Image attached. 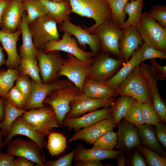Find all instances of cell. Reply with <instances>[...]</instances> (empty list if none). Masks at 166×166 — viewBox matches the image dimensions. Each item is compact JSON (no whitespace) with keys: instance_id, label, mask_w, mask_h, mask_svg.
<instances>
[{"instance_id":"obj_33","label":"cell","mask_w":166,"mask_h":166,"mask_svg":"<svg viewBox=\"0 0 166 166\" xmlns=\"http://www.w3.org/2000/svg\"><path fill=\"white\" fill-rule=\"evenodd\" d=\"M18 72L20 74L28 76L37 84L42 83L37 58H21Z\"/></svg>"},{"instance_id":"obj_49","label":"cell","mask_w":166,"mask_h":166,"mask_svg":"<svg viewBox=\"0 0 166 166\" xmlns=\"http://www.w3.org/2000/svg\"><path fill=\"white\" fill-rule=\"evenodd\" d=\"M14 156L6 152L3 153L0 150V166H13Z\"/></svg>"},{"instance_id":"obj_41","label":"cell","mask_w":166,"mask_h":166,"mask_svg":"<svg viewBox=\"0 0 166 166\" xmlns=\"http://www.w3.org/2000/svg\"><path fill=\"white\" fill-rule=\"evenodd\" d=\"M140 58L141 62L148 59L158 58L163 60L166 59V53L144 42L141 45Z\"/></svg>"},{"instance_id":"obj_19","label":"cell","mask_w":166,"mask_h":166,"mask_svg":"<svg viewBox=\"0 0 166 166\" xmlns=\"http://www.w3.org/2000/svg\"><path fill=\"white\" fill-rule=\"evenodd\" d=\"M117 135V144L115 147L116 149L128 152L140 145L138 129L127 121L119 124Z\"/></svg>"},{"instance_id":"obj_8","label":"cell","mask_w":166,"mask_h":166,"mask_svg":"<svg viewBox=\"0 0 166 166\" xmlns=\"http://www.w3.org/2000/svg\"><path fill=\"white\" fill-rule=\"evenodd\" d=\"M123 29L112 20L99 26L96 30L100 40L101 51L119 59L120 50L119 41Z\"/></svg>"},{"instance_id":"obj_57","label":"cell","mask_w":166,"mask_h":166,"mask_svg":"<svg viewBox=\"0 0 166 166\" xmlns=\"http://www.w3.org/2000/svg\"><path fill=\"white\" fill-rule=\"evenodd\" d=\"M2 135L1 132V131L0 130V150L2 148Z\"/></svg>"},{"instance_id":"obj_54","label":"cell","mask_w":166,"mask_h":166,"mask_svg":"<svg viewBox=\"0 0 166 166\" xmlns=\"http://www.w3.org/2000/svg\"><path fill=\"white\" fill-rule=\"evenodd\" d=\"M5 106L3 98L0 96V121H2L4 117Z\"/></svg>"},{"instance_id":"obj_43","label":"cell","mask_w":166,"mask_h":166,"mask_svg":"<svg viewBox=\"0 0 166 166\" xmlns=\"http://www.w3.org/2000/svg\"><path fill=\"white\" fill-rule=\"evenodd\" d=\"M141 109L145 124L155 125L156 123L162 121L152 104L147 102L142 103Z\"/></svg>"},{"instance_id":"obj_39","label":"cell","mask_w":166,"mask_h":166,"mask_svg":"<svg viewBox=\"0 0 166 166\" xmlns=\"http://www.w3.org/2000/svg\"><path fill=\"white\" fill-rule=\"evenodd\" d=\"M145 157L149 166H166V157H163L147 147L140 144L137 148Z\"/></svg>"},{"instance_id":"obj_26","label":"cell","mask_w":166,"mask_h":166,"mask_svg":"<svg viewBox=\"0 0 166 166\" xmlns=\"http://www.w3.org/2000/svg\"><path fill=\"white\" fill-rule=\"evenodd\" d=\"M122 153L121 150H105L84 148L81 144H78L73 161L89 160L101 161L106 159L116 160L117 156Z\"/></svg>"},{"instance_id":"obj_9","label":"cell","mask_w":166,"mask_h":166,"mask_svg":"<svg viewBox=\"0 0 166 166\" xmlns=\"http://www.w3.org/2000/svg\"><path fill=\"white\" fill-rule=\"evenodd\" d=\"M124 63L121 59L113 57L101 51L94 57L87 77L106 82L114 76Z\"/></svg>"},{"instance_id":"obj_35","label":"cell","mask_w":166,"mask_h":166,"mask_svg":"<svg viewBox=\"0 0 166 166\" xmlns=\"http://www.w3.org/2000/svg\"><path fill=\"white\" fill-rule=\"evenodd\" d=\"M18 76V69L0 70V96L5 99Z\"/></svg>"},{"instance_id":"obj_7","label":"cell","mask_w":166,"mask_h":166,"mask_svg":"<svg viewBox=\"0 0 166 166\" xmlns=\"http://www.w3.org/2000/svg\"><path fill=\"white\" fill-rule=\"evenodd\" d=\"M73 85H66L53 90L44 101V104H48L53 108L61 126L70 110L71 101L81 93L80 89Z\"/></svg>"},{"instance_id":"obj_42","label":"cell","mask_w":166,"mask_h":166,"mask_svg":"<svg viewBox=\"0 0 166 166\" xmlns=\"http://www.w3.org/2000/svg\"><path fill=\"white\" fill-rule=\"evenodd\" d=\"M6 98L14 107L25 110L26 101L23 94L15 85L9 91Z\"/></svg>"},{"instance_id":"obj_28","label":"cell","mask_w":166,"mask_h":166,"mask_svg":"<svg viewBox=\"0 0 166 166\" xmlns=\"http://www.w3.org/2000/svg\"><path fill=\"white\" fill-rule=\"evenodd\" d=\"M141 48L140 45L135 51L128 61L125 63L115 74L105 83L116 89L120 84L131 72L141 63Z\"/></svg>"},{"instance_id":"obj_32","label":"cell","mask_w":166,"mask_h":166,"mask_svg":"<svg viewBox=\"0 0 166 166\" xmlns=\"http://www.w3.org/2000/svg\"><path fill=\"white\" fill-rule=\"evenodd\" d=\"M3 99L5 106V116L3 120L0 122V129L2 135L6 138L14 122L17 118L22 115L25 110L15 108L6 98Z\"/></svg>"},{"instance_id":"obj_1","label":"cell","mask_w":166,"mask_h":166,"mask_svg":"<svg viewBox=\"0 0 166 166\" xmlns=\"http://www.w3.org/2000/svg\"><path fill=\"white\" fill-rule=\"evenodd\" d=\"M71 6V13L82 17L92 19L95 22L92 26L84 28L89 33L94 34L101 25L111 20L109 0H67Z\"/></svg>"},{"instance_id":"obj_45","label":"cell","mask_w":166,"mask_h":166,"mask_svg":"<svg viewBox=\"0 0 166 166\" xmlns=\"http://www.w3.org/2000/svg\"><path fill=\"white\" fill-rule=\"evenodd\" d=\"M150 16L158 24L166 28V6L158 5L153 6L148 12Z\"/></svg>"},{"instance_id":"obj_55","label":"cell","mask_w":166,"mask_h":166,"mask_svg":"<svg viewBox=\"0 0 166 166\" xmlns=\"http://www.w3.org/2000/svg\"><path fill=\"white\" fill-rule=\"evenodd\" d=\"M116 159L118 166H124L125 165L126 159L122 153L120 154L117 156Z\"/></svg>"},{"instance_id":"obj_6","label":"cell","mask_w":166,"mask_h":166,"mask_svg":"<svg viewBox=\"0 0 166 166\" xmlns=\"http://www.w3.org/2000/svg\"><path fill=\"white\" fill-rule=\"evenodd\" d=\"M28 24L34 44L38 50L44 51L46 43L60 39L57 22L47 15L38 18Z\"/></svg>"},{"instance_id":"obj_3","label":"cell","mask_w":166,"mask_h":166,"mask_svg":"<svg viewBox=\"0 0 166 166\" xmlns=\"http://www.w3.org/2000/svg\"><path fill=\"white\" fill-rule=\"evenodd\" d=\"M118 95L131 97L142 103L152 105L149 92L140 65L136 67L116 89Z\"/></svg>"},{"instance_id":"obj_5","label":"cell","mask_w":166,"mask_h":166,"mask_svg":"<svg viewBox=\"0 0 166 166\" xmlns=\"http://www.w3.org/2000/svg\"><path fill=\"white\" fill-rule=\"evenodd\" d=\"M94 57L89 60L83 61L67 53L58 72V77L65 76L82 93L83 85L90 72Z\"/></svg>"},{"instance_id":"obj_58","label":"cell","mask_w":166,"mask_h":166,"mask_svg":"<svg viewBox=\"0 0 166 166\" xmlns=\"http://www.w3.org/2000/svg\"><path fill=\"white\" fill-rule=\"evenodd\" d=\"M49 0L52 1H54V2H61L63 1V0Z\"/></svg>"},{"instance_id":"obj_29","label":"cell","mask_w":166,"mask_h":166,"mask_svg":"<svg viewBox=\"0 0 166 166\" xmlns=\"http://www.w3.org/2000/svg\"><path fill=\"white\" fill-rule=\"evenodd\" d=\"M151 125L144 124L137 127L142 143L160 156L165 157V153L159 143Z\"/></svg>"},{"instance_id":"obj_2","label":"cell","mask_w":166,"mask_h":166,"mask_svg":"<svg viewBox=\"0 0 166 166\" xmlns=\"http://www.w3.org/2000/svg\"><path fill=\"white\" fill-rule=\"evenodd\" d=\"M21 117L42 136L47 135L53 128L61 126L55 112L49 105L25 110Z\"/></svg>"},{"instance_id":"obj_20","label":"cell","mask_w":166,"mask_h":166,"mask_svg":"<svg viewBox=\"0 0 166 166\" xmlns=\"http://www.w3.org/2000/svg\"><path fill=\"white\" fill-rule=\"evenodd\" d=\"M143 42L135 26L123 29L119 41V59L127 62L138 48L142 45Z\"/></svg>"},{"instance_id":"obj_11","label":"cell","mask_w":166,"mask_h":166,"mask_svg":"<svg viewBox=\"0 0 166 166\" xmlns=\"http://www.w3.org/2000/svg\"><path fill=\"white\" fill-rule=\"evenodd\" d=\"M8 144L6 152L9 155L25 158L36 164V166H44L45 157L41 155L40 147L34 141L17 138Z\"/></svg>"},{"instance_id":"obj_24","label":"cell","mask_w":166,"mask_h":166,"mask_svg":"<svg viewBox=\"0 0 166 166\" xmlns=\"http://www.w3.org/2000/svg\"><path fill=\"white\" fill-rule=\"evenodd\" d=\"M82 93L91 98L102 99L116 98L118 95L116 90L105 82L88 77L84 83Z\"/></svg>"},{"instance_id":"obj_31","label":"cell","mask_w":166,"mask_h":166,"mask_svg":"<svg viewBox=\"0 0 166 166\" xmlns=\"http://www.w3.org/2000/svg\"><path fill=\"white\" fill-rule=\"evenodd\" d=\"M135 99L125 95L120 96L111 106L112 108V117L116 125L126 116Z\"/></svg>"},{"instance_id":"obj_59","label":"cell","mask_w":166,"mask_h":166,"mask_svg":"<svg viewBox=\"0 0 166 166\" xmlns=\"http://www.w3.org/2000/svg\"><path fill=\"white\" fill-rule=\"evenodd\" d=\"M18 0V1H23V0Z\"/></svg>"},{"instance_id":"obj_30","label":"cell","mask_w":166,"mask_h":166,"mask_svg":"<svg viewBox=\"0 0 166 166\" xmlns=\"http://www.w3.org/2000/svg\"><path fill=\"white\" fill-rule=\"evenodd\" d=\"M125 4L124 11L128 15V18L120 26L124 29L131 26H136L139 23L144 6V0H130Z\"/></svg>"},{"instance_id":"obj_10","label":"cell","mask_w":166,"mask_h":166,"mask_svg":"<svg viewBox=\"0 0 166 166\" xmlns=\"http://www.w3.org/2000/svg\"><path fill=\"white\" fill-rule=\"evenodd\" d=\"M38 51L36 57L42 83L49 84L57 81L58 73L64 59L60 51L45 53L44 51Z\"/></svg>"},{"instance_id":"obj_50","label":"cell","mask_w":166,"mask_h":166,"mask_svg":"<svg viewBox=\"0 0 166 166\" xmlns=\"http://www.w3.org/2000/svg\"><path fill=\"white\" fill-rule=\"evenodd\" d=\"M132 164L133 166H147L144 159L138 151H136L134 153L132 158Z\"/></svg>"},{"instance_id":"obj_18","label":"cell","mask_w":166,"mask_h":166,"mask_svg":"<svg viewBox=\"0 0 166 166\" xmlns=\"http://www.w3.org/2000/svg\"><path fill=\"white\" fill-rule=\"evenodd\" d=\"M25 11L22 1L10 0L2 14L1 30L10 33L16 32L20 26Z\"/></svg>"},{"instance_id":"obj_23","label":"cell","mask_w":166,"mask_h":166,"mask_svg":"<svg viewBox=\"0 0 166 166\" xmlns=\"http://www.w3.org/2000/svg\"><path fill=\"white\" fill-rule=\"evenodd\" d=\"M140 67L146 82L154 109L159 115L164 114L166 112V107L159 94L154 72L151 70L149 65L144 62L141 63Z\"/></svg>"},{"instance_id":"obj_27","label":"cell","mask_w":166,"mask_h":166,"mask_svg":"<svg viewBox=\"0 0 166 166\" xmlns=\"http://www.w3.org/2000/svg\"><path fill=\"white\" fill-rule=\"evenodd\" d=\"M26 14L23 15L19 27L22 37V44L19 48V55L21 58H37L38 50L35 46L32 37L26 20Z\"/></svg>"},{"instance_id":"obj_16","label":"cell","mask_w":166,"mask_h":166,"mask_svg":"<svg viewBox=\"0 0 166 166\" xmlns=\"http://www.w3.org/2000/svg\"><path fill=\"white\" fill-rule=\"evenodd\" d=\"M116 127L111 117L102 120L88 127L80 129L72 136L69 143L78 140H83L89 144H93L100 137Z\"/></svg>"},{"instance_id":"obj_52","label":"cell","mask_w":166,"mask_h":166,"mask_svg":"<svg viewBox=\"0 0 166 166\" xmlns=\"http://www.w3.org/2000/svg\"><path fill=\"white\" fill-rule=\"evenodd\" d=\"M35 164L25 158L18 157V158L14 159L13 166H33Z\"/></svg>"},{"instance_id":"obj_25","label":"cell","mask_w":166,"mask_h":166,"mask_svg":"<svg viewBox=\"0 0 166 166\" xmlns=\"http://www.w3.org/2000/svg\"><path fill=\"white\" fill-rule=\"evenodd\" d=\"M45 9L47 15L60 25L65 20H70L71 6L67 0L54 2L49 0H38Z\"/></svg>"},{"instance_id":"obj_53","label":"cell","mask_w":166,"mask_h":166,"mask_svg":"<svg viewBox=\"0 0 166 166\" xmlns=\"http://www.w3.org/2000/svg\"><path fill=\"white\" fill-rule=\"evenodd\" d=\"M10 0H0V28L1 26L2 19L4 11Z\"/></svg>"},{"instance_id":"obj_37","label":"cell","mask_w":166,"mask_h":166,"mask_svg":"<svg viewBox=\"0 0 166 166\" xmlns=\"http://www.w3.org/2000/svg\"><path fill=\"white\" fill-rule=\"evenodd\" d=\"M130 0H109L111 9V20L120 26L125 22L126 15L124 8L126 3Z\"/></svg>"},{"instance_id":"obj_46","label":"cell","mask_w":166,"mask_h":166,"mask_svg":"<svg viewBox=\"0 0 166 166\" xmlns=\"http://www.w3.org/2000/svg\"><path fill=\"white\" fill-rule=\"evenodd\" d=\"M76 150V148L69 153L55 160H45L44 166H71Z\"/></svg>"},{"instance_id":"obj_12","label":"cell","mask_w":166,"mask_h":166,"mask_svg":"<svg viewBox=\"0 0 166 166\" xmlns=\"http://www.w3.org/2000/svg\"><path fill=\"white\" fill-rule=\"evenodd\" d=\"M59 30L74 36L79 47L84 50L88 45L94 57L101 51L100 42L96 34H91L79 25H75L69 20H65L59 26Z\"/></svg>"},{"instance_id":"obj_14","label":"cell","mask_w":166,"mask_h":166,"mask_svg":"<svg viewBox=\"0 0 166 166\" xmlns=\"http://www.w3.org/2000/svg\"><path fill=\"white\" fill-rule=\"evenodd\" d=\"M64 33L61 39L50 41L46 44L44 49L45 53L55 50L62 51L83 61L89 60L94 57L91 52L85 51L81 49L76 38L66 32Z\"/></svg>"},{"instance_id":"obj_17","label":"cell","mask_w":166,"mask_h":166,"mask_svg":"<svg viewBox=\"0 0 166 166\" xmlns=\"http://www.w3.org/2000/svg\"><path fill=\"white\" fill-rule=\"evenodd\" d=\"M111 107L97 110L80 117L64 119L62 126L67 127L68 130L73 129L77 132L81 128H85L102 120L111 117Z\"/></svg>"},{"instance_id":"obj_56","label":"cell","mask_w":166,"mask_h":166,"mask_svg":"<svg viewBox=\"0 0 166 166\" xmlns=\"http://www.w3.org/2000/svg\"><path fill=\"white\" fill-rule=\"evenodd\" d=\"M0 44V66L5 64L6 61L5 54Z\"/></svg>"},{"instance_id":"obj_22","label":"cell","mask_w":166,"mask_h":166,"mask_svg":"<svg viewBox=\"0 0 166 166\" xmlns=\"http://www.w3.org/2000/svg\"><path fill=\"white\" fill-rule=\"evenodd\" d=\"M17 135L26 136L37 143L43 153V149L46 145L45 137L39 134L21 116L18 117L13 124L10 132L5 140L2 142V147H5L11 140L13 137Z\"/></svg>"},{"instance_id":"obj_47","label":"cell","mask_w":166,"mask_h":166,"mask_svg":"<svg viewBox=\"0 0 166 166\" xmlns=\"http://www.w3.org/2000/svg\"><path fill=\"white\" fill-rule=\"evenodd\" d=\"M151 65H149L151 70L157 73V75L155 77V79L157 81H163L164 80L166 77V65L161 66L155 60L151 59L150 61Z\"/></svg>"},{"instance_id":"obj_13","label":"cell","mask_w":166,"mask_h":166,"mask_svg":"<svg viewBox=\"0 0 166 166\" xmlns=\"http://www.w3.org/2000/svg\"><path fill=\"white\" fill-rule=\"evenodd\" d=\"M116 99V98L102 99H94L80 93L71 101L70 110L65 118H76L101 107H111Z\"/></svg>"},{"instance_id":"obj_15","label":"cell","mask_w":166,"mask_h":166,"mask_svg":"<svg viewBox=\"0 0 166 166\" xmlns=\"http://www.w3.org/2000/svg\"><path fill=\"white\" fill-rule=\"evenodd\" d=\"M32 89L27 100L25 110L38 108L44 106L45 98L53 90L73 84L68 79L59 80L49 84H38L31 80Z\"/></svg>"},{"instance_id":"obj_34","label":"cell","mask_w":166,"mask_h":166,"mask_svg":"<svg viewBox=\"0 0 166 166\" xmlns=\"http://www.w3.org/2000/svg\"><path fill=\"white\" fill-rule=\"evenodd\" d=\"M47 135L46 146L50 154L53 156L62 153L67 147L66 138L64 135L60 132L51 131Z\"/></svg>"},{"instance_id":"obj_21","label":"cell","mask_w":166,"mask_h":166,"mask_svg":"<svg viewBox=\"0 0 166 166\" xmlns=\"http://www.w3.org/2000/svg\"><path fill=\"white\" fill-rule=\"evenodd\" d=\"M21 34L19 28L12 33L0 30V41L7 55L5 64L8 68L18 69L19 66L21 58L17 51V43Z\"/></svg>"},{"instance_id":"obj_38","label":"cell","mask_w":166,"mask_h":166,"mask_svg":"<svg viewBox=\"0 0 166 166\" xmlns=\"http://www.w3.org/2000/svg\"><path fill=\"white\" fill-rule=\"evenodd\" d=\"M117 133L113 130L109 131L98 138L92 148L105 150H113L117 144Z\"/></svg>"},{"instance_id":"obj_48","label":"cell","mask_w":166,"mask_h":166,"mask_svg":"<svg viewBox=\"0 0 166 166\" xmlns=\"http://www.w3.org/2000/svg\"><path fill=\"white\" fill-rule=\"evenodd\" d=\"M156 136L158 140L163 147L166 148V127L161 122L156 123Z\"/></svg>"},{"instance_id":"obj_4","label":"cell","mask_w":166,"mask_h":166,"mask_svg":"<svg viewBox=\"0 0 166 166\" xmlns=\"http://www.w3.org/2000/svg\"><path fill=\"white\" fill-rule=\"evenodd\" d=\"M136 27L143 42L166 53V28L152 18L148 12L142 14Z\"/></svg>"},{"instance_id":"obj_36","label":"cell","mask_w":166,"mask_h":166,"mask_svg":"<svg viewBox=\"0 0 166 166\" xmlns=\"http://www.w3.org/2000/svg\"><path fill=\"white\" fill-rule=\"evenodd\" d=\"M27 12L26 20L28 24L36 19L47 15L45 9L38 0H23Z\"/></svg>"},{"instance_id":"obj_44","label":"cell","mask_w":166,"mask_h":166,"mask_svg":"<svg viewBox=\"0 0 166 166\" xmlns=\"http://www.w3.org/2000/svg\"><path fill=\"white\" fill-rule=\"evenodd\" d=\"M15 85L23 94L27 102L32 91L31 80L27 76L18 73Z\"/></svg>"},{"instance_id":"obj_40","label":"cell","mask_w":166,"mask_h":166,"mask_svg":"<svg viewBox=\"0 0 166 166\" xmlns=\"http://www.w3.org/2000/svg\"><path fill=\"white\" fill-rule=\"evenodd\" d=\"M141 104L135 100L124 118L127 121L137 127L145 124L141 109Z\"/></svg>"},{"instance_id":"obj_51","label":"cell","mask_w":166,"mask_h":166,"mask_svg":"<svg viewBox=\"0 0 166 166\" xmlns=\"http://www.w3.org/2000/svg\"><path fill=\"white\" fill-rule=\"evenodd\" d=\"M76 166H104L105 165L100 161L89 160H80L76 161Z\"/></svg>"}]
</instances>
